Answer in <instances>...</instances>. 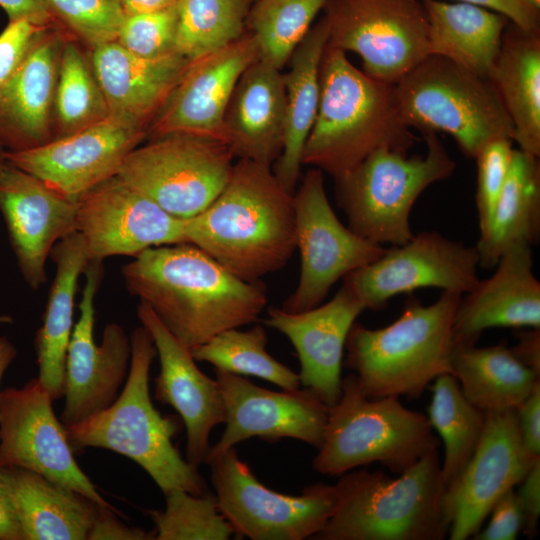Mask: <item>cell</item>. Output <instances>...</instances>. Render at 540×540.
I'll return each mask as SVG.
<instances>
[{"label": "cell", "instance_id": "cell-1", "mask_svg": "<svg viewBox=\"0 0 540 540\" xmlns=\"http://www.w3.org/2000/svg\"><path fill=\"white\" fill-rule=\"evenodd\" d=\"M122 276L130 295L149 305L189 350L256 322L267 305L261 281L238 278L191 243L146 249L122 268Z\"/></svg>", "mask_w": 540, "mask_h": 540}, {"label": "cell", "instance_id": "cell-2", "mask_svg": "<svg viewBox=\"0 0 540 540\" xmlns=\"http://www.w3.org/2000/svg\"><path fill=\"white\" fill-rule=\"evenodd\" d=\"M184 235L238 278L258 282L296 249L293 193L272 167L238 160L217 197L184 219Z\"/></svg>", "mask_w": 540, "mask_h": 540}, {"label": "cell", "instance_id": "cell-3", "mask_svg": "<svg viewBox=\"0 0 540 540\" xmlns=\"http://www.w3.org/2000/svg\"><path fill=\"white\" fill-rule=\"evenodd\" d=\"M320 95L302 164L340 178L379 149L408 153L416 137L400 114L395 84L359 70L327 43L320 62Z\"/></svg>", "mask_w": 540, "mask_h": 540}, {"label": "cell", "instance_id": "cell-4", "mask_svg": "<svg viewBox=\"0 0 540 540\" xmlns=\"http://www.w3.org/2000/svg\"><path fill=\"white\" fill-rule=\"evenodd\" d=\"M131 358L125 386L107 408L65 426L72 450L102 448L141 466L165 495L181 489L200 495L208 491L198 467L184 459L173 444L181 430L175 416H163L149 392V373L157 355L152 337L141 325L131 336Z\"/></svg>", "mask_w": 540, "mask_h": 540}, {"label": "cell", "instance_id": "cell-5", "mask_svg": "<svg viewBox=\"0 0 540 540\" xmlns=\"http://www.w3.org/2000/svg\"><path fill=\"white\" fill-rule=\"evenodd\" d=\"M335 509L319 540H443L449 522L438 449L397 478L360 469L334 485Z\"/></svg>", "mask_w": 540, "mask_h": 540}, {"label": "cell", "instance_id": "cell-6", "mask_svg": "<svg viewBox=\"0 0 540 540\" xmlns=\"http://www.w3.org/2000/svg\"><path fill=\"white\" fill-rule=\"evenodd\" d=\"M462 294L443 291L432 304L408 300L401 315L377 329L354 323L345 365L371 398H418L440 375L451 374L454 318Z\"/></svg>", "mask_w": 540, "mask_h": 540}, {"label": "cell", "instance_id": "cell-7", "mask_svg": "<svg viewBox=\"0 0 540 540\" xmlns=\"http://www.w3.org/2000/svg\"><path fill=\"white\" fill-rule=\"evenodd\" d=\"M437 448L425 414L408 409L396 396L368 397L352 373L342 378L340 398L328 407L312 468L322 475L341 476L378 462L401 474Z\"/></svg>", "mask_w": 540, "mask_h": 540}, {"label": "cell", "instance_id": "cell-8", "mask_svg": "<svg viewBox=\"0 0 540 540\" xmlns=\"http://www.w3.org/2000/svg\"><path fill=\"white\" fill-rule=\"evenodd\" d=\"M425 155L379 149L334 179L336 200L347 226L360 237L397 246L414 233L410 214L419 196L450 177L456 163L436 133H424Z\"/></svg>", "mask_w": 540, "mask_h": 540}, {"label": "cell", "instance_id": "cell-9", "mask_svg": "<svg viewBox=\"0 0 540 540\" xmlns=\"http://www.w3.org/2000/svg\"><path fill=\"white\" fill-rule=\"evenodd\" d=\"M395 95L408 127L449 134L469 158L494 140H513L512 122L492 83L444 57L424 58L395 84Z\"/></svg>", "mask_w": 540, "mask_h": 540}, {"label": "cell", "instance_id": "cell-10", "mask_svg": "<svg viewBox=\"0 0 540 540\" xmlns=\"http://www.w3.org/2000/svg\"><path fill=\"white\" fill-rule=\"evenodd\" d=\"M218 507L237 538L304 540L326 525L336 505L334 485L318 482L299 495L261 483L232 447L206 462Z\"/></svg>", "mask_w": 540, "mask_h": 540}, {"label": "cell", "instance_id": "cell-11", "mask_svg": "<svg viewBox=\"0 0 540 540\" xmlns=\"http://www.w3.org/2000/svg\"><path fill=\"white\" fill-rule=\"evenodd\" d=\"M233 159L223 142L172 134L133 149L117 176L172 216L189 219L223 189Z\"/></svg>", "mask_w": 540, "mask_h": 540}, {"label": "cell", "instance_id": "cell-12", "mask_svg": "<svg viewBox=\"0 0 540 540\" xmlns=\"http://www.w3.org/2000/svg\"><path fill=\"white\" fill-rule=\"evenodd\" d=\"M328 44L357 54L363 71L396 84L429 55V24L421 0H327Z\"/></svg>", "mask_w": 540, "mask_h": 540}, {"label": "cell", "instance_id": "cell-13", "mask_svg": "<svg viewBox=\"0 0 540 540\" xmlns=\"http://www.w3.org/2000/svg\"><path fill=\"white\" fill-rule=\"evenodd\" d=\"M300 275L282 309L301 312L322 304L332 286L381 257L386 248L354 233L335 214L323 172L312 167L293 193Z\"/></svg>", "mask_w": 540, "mask_h": 540}, {"label": "cell", "instance_id": "cell-14", "mask_svg": "<svg viewBox=\"0 0 540 540\" xmlns=\"http://www.w3.org/2000/svg\"><path fill=\"white\" fill-rule=\"evenodd\" d=\"M478 268L475 246L437 231H422L404 244L386 248L377 260L348 274L343 284L365 310H379L396 295L420 288L468 293L480 280Z\"/></svg>", "mask_w": 540, "mask_h": 540}, {"label": "cell", "instance_id": "cell-15", "mask_svg": "<svg viewBox=\"0 0 540 540\" xmlns=\"http://www.w3.org/2000/svg\"><path fill=\"white\" fill-rule=\"evenodd\" d=\"M52 402L37 378L21 388L0 392V467L34 471L99 505L114 508L78 466Z\"/></svg>", "mask_w": 540, "mask_h": 540}, {"label": "cell", "instance_id": "cell-16", "mask_svg": "<svg viewBox=\"0 0 540 540\" xmlns=\"http://www.w3.org/2000/svg\"><path fill=\"white\" fill-rule=\"evenodd\" d=\"M148 126L109 114L103 120L40 146L5 151L7 163L73 198L117 175L127 155L147 136Z\"/></svg>", "mask_w": 540, "mask_h": 540}, {"label": "cell", "instance_id": "cell-17", "mask_svg": "<svg viewBox=\"0 0 540 540\" xmlns=\"http://www.w3.org/2000/svg\"><path fill=\"white\" fill-rule=\"evenodd\" d=\"M65 364V403L60 415L67 426L109 407L127 378L130 338L117 323L105 326L100 345L94 340L95 297L104 276L101 261H90Z\"/></svg>", "mask_w": 540, "mask_h": 540}, {"label": "cell", "instance_id": "cell-18", "mask_svg": "<svg viewBox=\"0 0 540 540\" xmlns=\"http://www.w3.org/2000/svg\"><path fill=\"white\" fill-rule=\"evenodd\" d=\"M76 231L90 261L134 257L152 247L186 243L184 219L172 216L117 175L77 197Z\"/></svg>", "mask_w": 540, "mask_h": 540}, {"label": "cell", "instance_id": "cell-19", "mask_svg": "<svg viewBox=\"0 0 540 540\" xmlns=\"http://www.w3.org/2000/svg\"><path fill=\"white\" fill-rule=\"evenodd\" d=\"M485 413L483 433L472 457L446 488L450 540L474 536L497 500L519 485L539 459L525 451L516 410Z\"/></svg>", "mask_w": 540, "mask_h": 540}, {"label": "cell", "instance_id": "cell-20", "mask_svg": "<svg viewBox=\"0 0 540 540\" xmlns=\"http://www.w3.org/2000/svg\"><path fill=\"white\" fill-rule=\"evenodd\" d=\"M214 371L226 408V426L206 462L252 437L271 443L290 438L320 448L328 406L314 393L305 388L272 391L243 376Z\"/></svg>", "mask_w": 540, "mask_h": 540}, {"label": "cell", "instance_id": "cell-21", "mask_svg": "<svg viewBox=\"0 0 540 540\" xmlns=\"http://www.w3.org/2000/svg\"><path fill=\"white\" fill-rule=\"evenodd\" d=\"M258 59V45L245 31L228 46L191 61L149 123L147 136L182 134L224 143L223 120L233 90Z\"/></svg>", "mask_w": 540, "mask_h": 540}, {"label": "cell", "instance_id": "cell-22", "mask_svg": "<svg viewBox=\"0 0 540 540\" xmlns=\"http://www.w3.org/2000/svg\"><path fill=\"white\" fill-rule=\"evenodd\" d=\"M0 211L19 270L30 288L46 281L54 245L76 232L77 198L9 163L0 175Z\"/></svg>", "mask_w": 540, "mask_h": 540}, {"label": "cell", "instance_id": "cell-23", "mask_svg": "<svg viewBox=\"0 0 540 540\" xmlns=\"http://www.w3.org/2000/svg\"><path fill=\"white\" fill-rule=\"evenodd\" d=\"M137 316L159 357L154 398L178 412L186 428L185 459L198 467L206 462L212 430L226 421L219 384L198 368L191 351L171 334L149 305L139 301Z\"/></svg>", "mask_w": 540, "mask_h": 540}, {"label": "cell", "instance_id": "cell-24", "mask_svg": "<svg viewBox=\"0 0 540 540\" xmlns=\"http://www.w3.org/2000/svg\"><path fill=\"white\" fill-rule=\"evenodd\" d=\"M364 306L344 284L327 302L301 312L271 307L263 323L286 336L296 350L300 385L328 407L340 398L348 333Z\"/></svg>", "mask_w": 540, "mask_h": 540}, {"label": "cell", "instance_id": "cell-25", "mask_svg": "<svg viewBox=\"0 0 540 540\" xmlns=\"http://www.w3.org/2000/svg\"><path fill=\"white\" fill-rule=\"evenodd\" d=\"M532 246L505 252L493 274L462 295L454 318L455 344H476L490 328H540V282Z\"/></svg>", "mask_w": 540, "mask_h": 540}, {"label": "cell", "instance_id": "cell-26", "mask_svg": "<svg viewBox=\"0 0 540 540\" xmlns=\"http://www.w3.org/2000/svg\"><path fill=\"white\" fill-rule=\"evenodd\" d=\"M64 33L49 26L0 87V146L31 149L53 139L52 115Z\"/></svg>", "mask_w": 540, "mask_h": 540}, {"label": "cell", "instance_id": "cell-27", "mask_svg": "<svg viewBox=\"0 0 540 540\" xmlns=\"http://www.w3.org/2000/svg\"><path fill=\"white\" fill-rule=\"evenodd\" d=\"M286 93L282 70L258 59L240 76L224 120V143L234 158L272 167L281 154Z\"/></svg>", "mask_w": 540, "mask_h": 540}, {"label": "cell", "instance_id": "cell-28", "mask_svg": "<svg viewBox=\"0 0 540 540\" xmlns=\"http://www.w3.org/2000/svg\"><path fill=\"white\" fill-rule=\"evenodd\" d=\"M88 54L109 114L147 126L191 62L178 52L139 57L116 41L92 48Z\"/></svg>", "mask_w": 540, "mask_h": 540}, {"label": "cell", "instance_id": "cell-29", "mask_svg": "<svg viewBox=\"0 0 540 540\" xmlns=\"http://www.w3.org/2000/svg\"><path fill=\"white\" fill-rule=\"evenodd\" d=\"M0 477L24 540H87L97 503L20 467H0Z\"/></svg>", "mask_w": 540, "mask_h": 540}, {"label": "cell", "instance_id": "cell-30", "mask_svg": "<svg viewBox=\"0 0 540 540\" xmlns=\"http://www.w3.org/2000/svg\"><path fill=\"white\" fill-rule=\"evenodd\" d=\"M49 257L56 272L34 346L39 368L37 380L55 401L65 394V364L73 331L74 300L79 277L90 260L77 231L58 241Z\"/></svg>", "mask_w": 540, "mask_h": 540}, {"label": "cell", "instance_id": "cell-31", "mask_svg": "<svg viewBox=\"0 0 540 540\" xmlns=\"http://www.w3.org/2000/svg\"><path fill=\"white\" fill-rule=\"evenodd\" d=\"M488 80L512 122L518 149L540 157V29L510 21Z\"/></svg>", "mask_w": 540, "mask_h": 540}, {"label": "cell", "instance_id": "cell-32", "mask_svg": "<svg viewBox=\"0 0 540 540\" xmlns=\"http://www.w3.org/2000/svg\"><path fill=\"white\" fill-rule=\"evenodd\" d=\"M328 29L322 18L308 31L289 59L283 73L286 93L282 151L272 171L282 186L294 193L302 167V153L314 124L319 103L320 62L328 43Z\"/></svg>", "mask_w": 540, "mask_h": 540}, {"label": "cell", "instance_id": "cell-33", "mask_svg": "<svg viewBox=\"0 0 540 540\" xmlns=\"http://www.w3.org/2000/svg\"><path fill=\"white\" fill-rule=\"evenodd\" d=\"M429 24V55L488 79L510 20L475 4L421 0Z\"/></svg>", "mask_w": 540, "mask_h": 540}, {"label": "cell", "instance_id": "cell-34", "mask_svg": "<svg viewBox=\"0 0 540 540\" xmlns=\"http://www.w3.org/2000/svg\"><path fill=\"white\" fill-rule=\"evenodd\" d=\"M540 237L539 157L514 149L507 179L487 228L475 245L479 267L494 268L511 248Z\"/></svg>", "mask_w": 540, "mask_h": 540}, {"label": "cell", "instance_id": "cell-35", "mask_svg": "<svg viewBox=\"0 0 540 540\" xmlns=\"http://www.w3.org/2000/svg\"><path fill=\"white\" fill-rule=\"evenodd\" d=\"M451 374L465 397L484 412L516 410L540 382L504 343L455 344Z\"/></svg>", "mask_w": 540, "mask_h": 540}, {"label": "cell", "instance_id": "cell-36", "mask_svg": "<svg viewBox=\"0 0 540 540\" xmlns=\"http://www.w3.org/2000/svg\"><path fill=\"white\" fill-rule=\"evenodd\" d=\"M431 391L427 417L444 443L441 473L447 488L472 457L483 433L486 413L465 397L450 373L438 376Z\"/></svg>", "mask_w": 540, "mask_h": 540}, {"label": "cell", "instance_id": "cell-37", "mask_svg": "<svg viewBox=\"0 0 540 540\" xmlns=\"http://www.w3.org/2000/svg\"><path fill=\"white\" fill-rule=\"evenodd\" d=\"M267 341L264 326L256 324L245 331L224 330L190 351L196 361L208 362L214 369L264 379L282 390L299 389L298 373L267 352Z\"/></svg>", "mask_w": 540, "mask_h": 540}, {"label": "cell", "instance_id": "cell-38", "mask_svg": "<svg viewBox=\"0 0 540 540\" xmlns=\"http://www.w3.org/2000/svg\"><path fill=\"white\" fill-rule=\"evenodd\" d=\"M53 115L56 120L54 138L72 134L109 115L89 54L68 38L60 56Z\"/></svg>", "mask_w": 540, "mask_h": 540}, {"label": "cell", "instance_id": "cell-39", "mask_svg": "<svg viewBox=\"0 0 540 540\" xmlns=\"http://www.w3.org/2000/svg\"><path fill=\"white\" fill-rule=\"evenodd\" d=\"M251 0H178L175 50L190 61L235 42L245 33Z\"/></svg>", "mask_w": 540, "mask_h": 540}, {"label": "cell", "instance_id": "cell-40", "mask_svg": "<svg viewBox=\"0 0 540 540\" xmlns=\"http://www.w3.org/2000/svg\"><path fill=\"white\" fill-rule=\"evenodd\" d=\"M327 0H254L245 31L255 39L259 59L282 70Z\"/></svg>", "mask_w": 540, "mask_h": 540}, {"label": "cell", "instance_id": "cell-41", "mask_svg": "<svg viewBox=\"0 0 540 540\" xmlns=\"http://www.w3.org/2000/svg\"><path fill=\"white\" fill-rule=\"evenodd\" d=\"M164 496L163 510L148 511L155 540H227L235 535L209 491L195 495L174 489Z\"/></svg>", "mask_w": 540, "mask_h": 540}, {"label": "cell", "instance_id": "cell-42", "mask_svg": "<svg viewBox=\"0 0 540 540\" xmlns=\"http://www.w3.org/2000/svg\"><path fill=\"white\" fill-rule=\"evenodd\" d=\"M60 22L90 49L116 41L125 18L121 0H45Z\"/></svg>", "mask_w": 540, "mask_h": 540}, {"label": "cell", "instance_id": "cell-43", "mask_svg": "<svg viewBox=\"0 0 540 540\" xmlns=\"http://www.w3.org/2000/svg\"><path fill=\"white\" fill-rule=\"evenodd\" d=\"M176 5L151 11L126 14L116 42L128 52L143 58H157L175 50Z\"/></svg>", "mask_w": 540, "mask_h": 540}, {"label": "cell", "instance_id": "cell-44", "mask_svg": "<svg viewBox=\"0 0 540 540\" xmlns=\"http://www.w3.org/2000/svg\"><path fill=\"white\" fill-rule=\"evenodd\" d=\"M513 152V140L504 138L488 143L475 158L477 162L475 201L479 234L489 224L507 179Z\"/></svg>", "mask_w": 540, "mask_h": 540}, {"label": "cell", "instance_id": "cell-45", "mask_svg": "<svg viewBox=\"0 0 540 540\" xmlns=\"http://www.w3.org/2000/svg\"><path fill=\"white\" fill-rule=\"evenodd\" d=\"M48 27L24 20L9 21L0 34V87L17 71Z\"/></svg>", "mask_w": 540, "mask_h": 540}, {"label": "cell", "instance_id": "cell-46", "mask_svg": "<svg viewBox=\"0 0 540 540\" xmlns=\"http://www.w3.org/2000/svg\"><path fill=\"white\" fill-rule=\"evenodd\" d=\"M490 521L480 529L474 540H515L523 529V512L517 492L513 489L504 493L494 504Z\"/></svg>", "mask_w": 540, "mask_h": 540}, {"label": "cell", "instance_id": "cell-47", "mask_svg": "<svg viewBox=\"0 0 540 540\" xmlns=\"http://www.w3.org/2000/svg\"><path fill=\"white\" fill-rule=\"evenodd\" d=\"M115 508L97 504L87 540H155V530L131 527L119 520Z\"/></svg>", "mask_w": 540, "mask_h": 540}, {"label": "cell", "instance_id": "cell-48", "mask_svg": "<svg viewBox=\"0 0 540 540\" xmlns=\"http://www.w3.org/2000/svg\"><path fill=\"white\" fill-rule=\"evenodd\" d=\"M516 417L525 451L540 458V382L516 409Z\"/></svg>", "mask_w": 540, "mask_h": 540}, {"label": "cell", "instance_id": "cell-49", "mask_svg": "<svg viewBox=\"0 0 540 540\" xmlns=\"http://www.w3.org/2000/svg\"><path fill=\"white\" fill-rule=\"evenodd\" d=\"M517 495L523 512V533L528 538L537 534L540 516V458L537 459L520 482Z\"/></svg>", "mask_w": 540, "mask_h": 540}, {"label": "cell", "instance_id": "cell-50", "mask_svg": "<svg viewBox=\"0 0 540 540\" xmlns=\"http://www.w3.org/2000/svg\"><path fill=\"white\" fill-rule=\"evenodd\" d=\"M485 7L506 16L511 22L527 29H540V14L527 7L521 0H458Z\"/></svg>", "mask_w": 540, "mask_h": 540}, {"label": "cell", "instance_id": "cell-51", "mask_svg": "<svg viewBox=\"0 0 540 540\" xmlns=\"http://www.w3.org/2000/svg\"><path fill=\"white\" fill-rule=\"evenodd\" d=\"M0 6L9 21L24 20L42 27L55 23L45 0H0Z\"/></svg>", "mask_w": 540, "mask_h": 540}, {"label": "cell", "instance_id": "cell-52", "mask_svg": "<svg viewBox=\"0 0 540 540\" xmlns=\"http://www.w3.org/2000/svg\"><path fill=\"white\" fill-rule=\"evenodd\" d=\"M511 350L524 365L540 376V328H528L519 333L518 342Z\"/></svg>", "mask_w": 540, "mask_h": 540}, {"label": "cell", "instance_id": "cell-53", "mask_svg": "<svg viewBox=\"0 0 540 540\" xmlns=\"http://www.w3.org/2000/svg\"><path fill=\"white\" fill-rule=\"evenodd\" d=\"M0 540H24V535L0 477Z\"/></svg>", "mask_w": 540, "mask_h": 540}, {"label": "cell", "instance_id": "cell-54", "mask_svg": "<svg viewBox=\"0 0 540 540\" xmlns=\"http://www.w3.org/2000/svg\"><path fill=\"white\" fill-rule=\"evenodd\" d=\"M178 0H121L125 14L151 12L172 7Z\"/></svg>", "mask_w": 540, "mask_h": 540}, {"label": "cell", "instance_id": "cell-55", "mask_svg": "<svg viewBox=\"0 0 540 540\" xmlns=\"http://www.w3.org/2000/svg\"><path fill=\"white\" fill-rule=\"evenodd\" d=\"M16 355L17 350L13 343L6 336H0V382Z\"/></svg>", "mask_w": 540, "mask_h": 540}, {"label": "cell", "instance_id": "cell-56", "mask_svg": "<svg viewBox=\"0 0 540 540\" xmlns=\"http://www.w3.org/2000/svg\"><path fill=\"white\" fill-rule=\"evenodd\" d=\"M527 7L540 14V0H521Z\"/></svg>", "mask_w": 540, "mask_h": 540}, {"label": "cell", "instance_id": "cell-57", "mask_svg": "<svg viewBox=\"0 0 540 540\" xmlns=\"http://www.w3.org/2000/svg\"><path fill=\"white\" fill-rule=\"evenodd\" d=\"M4 153H5V151L0 146V175H1L2 171H3V169L5 168L6 164H7V162L5 160Z\"/></svg>", "mask_w": 540, "mask_h": 540}, {"label": "cell", "instance_id": "cell-58", "mask_svg": "<svg viewBox=\"0 0 540 540\" xmlns=\"http://www.w3.org/2000/svg\"><path fill=\"white\" fill-rule=\"evenodd\" d=\"M10 321H11L10 317H6V316L0 317V323H6V322H10Z\"/></svg>", "mask_w": 540, "mask_h": 540}, {"label": "cell", "instance_id": "cell-59", "mask_svg": "<svg viewBox=\"0 0 540 540\" xmlns=\"http://www.w3.org/2000/svg\"><path fill=\"white\" fill-rule=\"evenodd\" d=\"M254 0H251V2L253 3Z\"/></svg>", "mask_w": 540, "mask_h": 540}]
</instances>
